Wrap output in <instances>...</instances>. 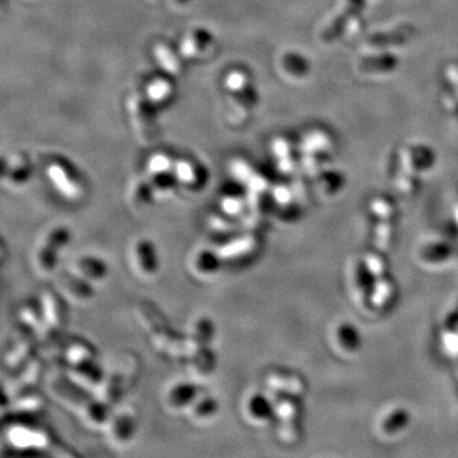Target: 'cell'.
Returning <instances> with one entry per match:
<instances>
[{
	"label": "cell",
	"instance_id": "6da1fadb",
	"mask_svg": "<svg viewBox=\"0 0 458 458\" xmlns=\"http://www.w3.org/2000/svg\"><path fill=\"white\" fill-rule=\"evenodd\" d=\"M49 391L56 400L73 410L84 424L92 429L105 428L112 414L110 405L101 401L93 392L73 384L67 375L51 377Z\"/></svg>",
	"mask_w": 458,
	"mask_h": 458
},
{
	"label": "cell",
	"instance_id": "7a4b0ae2",
	"mask_svg": "<svg viewBox=\"0 0 458 458\" xmlns=\"http://www.w3.org/2000/svg\"><path fill=\"white\" fill-rule=\"evenodd\" d=\"M138 317L144 330L148 333L153 346L159 353L172 360H186L185 335L177 333L168 324L166 317L158 309L147 302L138 306Z\"/></svg>",
	"mask_w": 458,
	"mask_h": 458
},
{
	"label": "cell",
	"instance_id": "3957f363",
	"mask_svg": "<svg viewBox=\"0 0 458 458\" xmlns=\"http://www.w3.org/2000/svg\"><path fill=\"white\" fill-rule=\"evenodd\" d=\"M139 373V359L132 353L117 357L109 369H105V377L94 395L107 405L115 404Z\"/></svg>",
	"mask_w": 458,
	"mask_h": 458
},
{
	"label": "cell",
	"instance_id": "277c9868",
	"mask_svg": "<svg viewBox=\"0 0 458 458\" xmlns=\"http://www.w3.org/2000/svg\"><path fill=\"white\" fill-rule=\"evenodd\" d=\"M72 240L69 228L58 225L43 236L34 252V269L41 276H50L56 271L60 253Z\"/></svg>",
	"mask_w": 458,
	"mask_h": 458
},
{
	"label": "cell",
	"instance_id": "5b68a950",
	"mask_svg": "<svg viewBox=\"0 0 458 458\" xmlns=\"http://www.w3.org/2000/svg\"><path fill=\"white\" fill-rule=\"evenodd\" d=\"M45 315V324L41 331L37 333L40 340L45 344H51L65 324L67 309L64 297L58 289H46L40 297Z\"/></svg>",
	"mask_w": 458,
	"mask_h": 458
},
{
	"label": "cell",
	"instance_id": "8992f818",
	"mask_svg": "<svg viewBox=\"0 0 458 458\" xmlns=\"http://www.w3.org/2000/svg\"><path fill=\"white\" fill-rule=\"evenodd\" d=\"M9 446L16 450H46L50 446L49 435L40 428L27 424H12L6 429Z\"/></svg>",
	"mask_w": 458,
	"mask_h": 458
},
{
	"label": "cell",
	"instance_id": "52a82bcc",
	"mask_svg": "<svg viewBox=\"0 0 458 458\" xmlns=\"http://www.w3.org/2000/svg\"><path fill=\"white\" fill-rule=\"evenodd\" d=\"M130 261L134 273L142 279H152L158 273L157 249L148 238H139L134 242L130 250Z\"/></svg>",
	"mask_w": 458,
	"mask_h": 458
},
{
	"label": "cell",
	"instance_id": "ba28073f",
	"mask_svg": "<svg viewBox=\"0 0 458 458\" xmlns=\"http://www.w3.org/2000/svg\"><path fill=\"white\" fill-rule=\"evenodd\" d=\"M138 428V420L133 411L124 408L112 413L105 426L110 443L115 447H124L133 441Z\"/></svg>",
	"mask_w": 458,
	"mask_h": 458
},
{
	"label": "cell",
	"instance_id": "9c48e42d",
	"mask_svg": "<svg viewBox=\"0 0 458 458\" xmlns=\"http://www.w3.org/2000/svg\"><path fill=\"white\" fill-rule=\"evenodd\" d=\"M32 331L23 327L21 333L9 344L6 351V366L9 369H21L34 358V339Z\"/></svg>",
	"mask_w": 458,
	"mask_h": 458
},
{
	"label": "cell",
	"instance_id": "30bf717a",
	"mask_svg": "<svg viewBox=\"0 0 458 458\" xmlns=\"http://www.w3.org/2000/svg\"><path fill=\"white\" fill-rule=\"evenodd\" d=\"M216 335V326L209 317H198L192 322L187 333L185 335V345L187 359L200 350L209 348Z\"/></svg>",
	"mask_w": 458,
	"mask_h": 458
},
{
	"label": "cell",
	"instance_id": "8fae6325",
	"mask_svg": "<svg viewBox=\"0 0 458 458\" xmlns=\"http://www.w3.org/2000/svg\"><path fill=\"white\" fill-rule=\"evenodd\" d=\"M42 375V363L40 359L32 358L25 366L19 369V375L6 384V397L14 399L27 392H31L39 384Z\"/></svg>",
	"mask_w": 458,
	"mask_h": 458
},
{
	"label": "cell",
	"instance_id": "7c38bea8",
	"mask_svg": "<svg viewBox=\"0 0 458 458\" xmlns=\"http://www.w3.org/2000/svg\"><path fill=\"white\" fill-rule=\"evenodd\" d=\"M223 258L219 256L217 249L200 247L195 251L189 260V267L194 276L199 279H211L222 270Z\"/></svg>",
	"mask_w": 458,
	"mask_h": 458
},
{
	"label": "cell",
	"instance_id": "4fadbf2b",
	"mask_svg": "<svg viewBox=\"0 0 458 458\" xmlns=\"http://www.w3.org/2000/svg\"><path fill=\"white\" fill-rule=\"evenodd\" d=\"M67 270L94 287L103 283L109 276L107 264L102 258L93 255L75 258L73 262L69 264Z\"/></svg>",
	"mask_w": 458,
	"mask_h": 458
},
{
	"label": "cell",
	"instance_id": "5bb4252c",
	"mask_svg": "<svg viewBox=\"0 0 458 458\" xmlns=\"http://www.w3.org/2000/svg\"><path fill=\"white\" fill-rule=\"evenodd\" d=\"M56 289L64 298L76 303H87L94 295V285L69 270L56 278Z\"/></svg>",
	"mask_w": 458,
	"mask_h": 458
},
{
	"label": "cell",
	"instance_id": "9a60e30c",
	"mask_svg": "<svg viewBox=\"0 0 458 458\" xmlns=\"http://www.w3.org/2000/svg\"><path fill=\"white\" fill-rule=\"evenodd\" d=\"M198 384L190 381H178L168 386L163 393V404L172 413H185L199 393Z\"/></svg>",
	"mask_w": 458,
	"mask_h": 458
},
{
	"label": "cell",
	"instance_id": "2e32d148",
	"mask_svg": "<svg viewBox=\"0 0 458 458\" xmlns=\"http://www.w3.org/2000/svg\"><path fill=\"white\" fill-rule=\"evenodd\" d=\"M186 363H187V373L190 375V379H192L195 384H205L210 381L216 373L217 358L210 346L195 353L186 360Z\"/></svg>",
	"mask_w": 458,
	"mask_h": 458
},
{
	"label": "cell",
	"instance_id": "e0dca14e",
	"mask_svg": "<svg viewBox=\"0 0 458 458\" xmlns=\"http://www.w3.org/2000/svg\"><path fill=\"white\" fill-rule=\"evenodd\" d=\"M67 377L73 384L94 393L103 381L105 368L97 362L87 366H67Z\"/></svg>",
	"mask_w": 458,
	"mask_h": 458
},
{
	"label": "cell",
	"instance_id": "ac0fdd59",
	"mask_svg": "<svg viewBox=\"0 0 458 458\" xmlns=\"http://www.w3.org/2000/svg\"><path fill=\"white\" fill-rule=\"evenodd\" d=\"M219 413V402L208 392H199L189 408L185 410L186 417L192 423L205 424L217 417Z\"/></svg>",
	"mask_w": 458,
	"mask_h": 458
},
{
	"label": "cell",
	"instance_id": "d6986e66",
	"mask_svg": "<svg viewBox=\"0 0 458 458\" xmlns=\"http://www.w3.org/2000/svg\"><path fill=\"white\" fill-rule=\"evenodd\" d=\"M48 175L50 178L54 187L58 190L64 198L69 200H75L81 196V186L75 180L74 176L70 171L59 163H54L49 167Z\"/></svg>",
	"mask_w": 458,
	"mask_h": 458
},
{
	"label": "cell",
	"instance_id": "ffe728a7",
	"mask_svg": "<svg viewBox=\"0 0 458 458\" xmlns=\"http://www.w3.org/2000/svg\"><path fill=\"white\" fill-rule=\"evenodd\" d=\"M256 238L251 233L240 234L231 237L228 241L220 243L217 246L219 256L225 261H232L238 258H244L256 247Z\"/></svg>",
	"mask_w": 458,
	"mask_h": 458
},
{
	"label": "cell",
	"instance_id": "44dd1931",
	"mask_svg": "<svg viewBox=\"0 0 458 458\" xmlns=\"http://www.w3.org/2000/svg\"><path fill=\"white\" fill-rule=\"evenodd\" d=\"M242 413L250 424H267L271 417V405L264 395L253 392L243 401Z\"/></svg>",
	"mask_w": 458,
	"mask_h": 458
},
{
	"label": "cell",
	"instance_id": "7402d4cb",
	"mask_svg": "<svg viewBox=\"0 0 458 458\" xmlns=\"http://www.w3.org/2000/svg\"><path fill=\"white\" fill-rule=\"evenodd\" d=\"M19 321L22 327L31 330L32 333H40L45 324V315L42 309V302L39 300H30L23 303L19 309Z\"/></svg>",
	"mask_w": 458,
	"mask_h": 458
},
{
	"label": "cell",
	"instance_id": "603a6c76",
	"mask_svg": "<svg viewBox=\"0 0 458 458\" xmlns=\"http://www.w3.org/2000/svg\"><path fill=\"white\" fill-rule=\"evenodd\" d=\"M132 116L135 121V127L143 134V139L149 140L154 138V117L152 115L147 102L142 98L132 101Z\"/></svg>",
	"mask_w": 458,
	"mask_h": 458
},
{
	"label": "cell",
	"instance_id": "cb8c5ba5",
	"mask_svg": "<svg viewBox=\"0 0 458 458\" xmlns=\"http://www.w3.org/2000/svg\"><path fill=\"white\" fill-rule=\"evenodd\" d=\"M64 359L67 366H87L97 362V355L93 346L84 342H74L67 345Z\"/></svg>",
	"mask_w": 458,
	"mask_h": 458
},
{
	"label": "cell",
	"instance_id": "d4e9b609",
	"mask_svg": "<svg viewBox=\"0 0 458 458\" xmlns=\"http://www.w3.org/2000/svg\"><path fill=\"white\" fill-rule=\"evenodd\" d=\"M156 198L153 186L150 181H138L134 183L132 190V207L135 211L142 213L149 208L152 201Z\"/></svg>",
	"mask_w": 458,
	"mask_h": 458
},
{
	"label": "cell",
	"instance_id": "484cf974",
	"mask_svg": "<svg viewBox=\"0 0 458 458\" xmlns=\"http://www.w3.org/2000/svg\"><path fill=\"white\" fill-rule=\"evenodd\" d=\"M42 408H43L42 396L36 395L34 392H27L12 399V404L9 405V411L18 414H34L37 411H41Z\"/></svg>",
	"mask_w": 458,
	"mask_h": 458
},
{
	"label": "cell",
	"instance_id": "4316f807",
	"mask_svg": "<svg viewBox=\"0 0 458 458\" xmlns=\"http://www.w3.org/2000/svg\"><path fill=\"white\" fill-rule=\"evenodd\" d=\"M175 172L177 181L189 187H194L200 183L199 171L190 162H178L176 165Z\"/></svg>",
	"mask_w": 458,
	"mask_h": 458
},
{
	"label": "cell",
	"instance_id": "83f0119b",
	"mask_svg": "<svg viewBox=\"0 0 458 458\" xmlns=\"http://www.w3.org/2000/svg\"><path fill=\"white\" fill-rule=\"evenodd\" d=\"M220 209L222 213L228 217H241L246 211V204L236 195H225L220 199Z\"/></svg>",
	"mask_w": 458,
	"mask_h": 458
},
{
	"label": "cell",
	"instance_id": "f1b7e54d",
	"mask_svg": "<svg viewBox=\"0 0 458 458\" xmlns=\"http://www.w3.org/2000/svg\"><path fill=\"white\" fill-rule=\"evenodd\" d=\"M208 225L218 233L233 234L238 225H236L234 218L228 217L225 214H214L209 218Z\"/></svg>",
	"mask_w": 458,
	"mask_h": 458
},
{
	"label": "cell",
	"instance_id": "f546056e",
	"mask_svg": "<svg viewBox=\"0 0 458 458\" xmlns=\"http://www.w3.org/2000/svg\"><path fill=\"white\" fill-rule=\"evenodd\" d=\"M171 93V85L166 81H156L149 87V96L152 100H166Z\"/></svg>",
	"mask_w": 458,
	"mask_h": 458
},
{
	"label": "cell",
	"instance_id": "4dcf8cb0",
	"mask_svg": "<svg viewBox=\"0 0 458 458\" xmlns=\"http://www.w3.org/2000/svg\"><path fill=\"white\" fill-rule=\"evenodd\" d=\"M171 167H172V165L167 157L156 156L149 162V174L152 176L167 174V172H171Z\"/></svg>",
	"mask_w": 458,
	"mask_h": 458
}]
</instances>
